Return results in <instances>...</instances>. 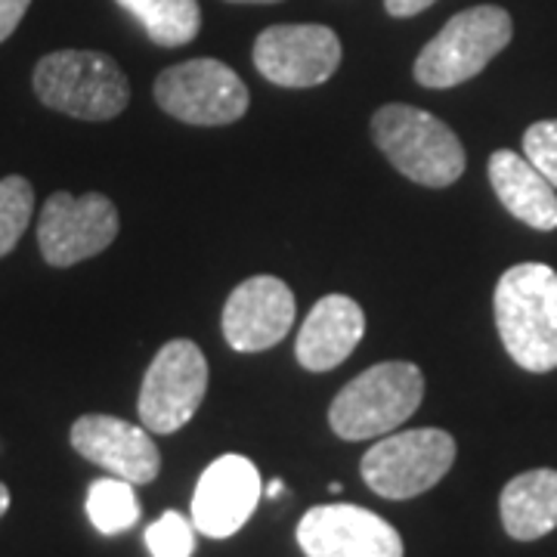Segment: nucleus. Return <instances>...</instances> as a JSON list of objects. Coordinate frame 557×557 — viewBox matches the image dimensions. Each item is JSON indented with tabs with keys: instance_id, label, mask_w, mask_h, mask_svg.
<instances>
[{
	"instance_id": "obj_17",
	"label": "nucleus",
	"mask_w": 557,
	"mask_h": 557,
	"mask_svg": "<svg viewBox=\"0 0 557 557\" xmlns=\"http://www.w3.org/2000/svg\"><path fill=\"white\" fill-rule=\"evenodd\" d=\"M505 533L518 542L548 536L557 527V471L536 468L511 478L498 498Z\"/></svg>"
},
{
	"instance_id": "obj_26",
	"label": "nucleus",
	"mask_w": 557,
	"mask_h": 557,
	"mask_svg": "<svg viewBox=\"0 0 557 557\" xmlns=\"http://www.w3.org/2000/svg\"><path fill=\"white\" fill-rule=\"evenodd\" d=\"M10 511V490H7V483H0V518Z\"/></svg>"
},
{
	"instance_id": "obj_27",
	"label": "nucleus",
	"mask_w": 557,
	"mask_h": 557,
	"mask_svg": "<svg viewBox=\"0 0 557 557\" xmlns=\"http://www.w3.org/2000/svg\"><path fill=\"white\" fill-rule=\"evenodd\" d=\"M282 490H285V486H282V480H270V486H267L263 493H267L270 498H276V496H282Z\"/></svg>"
},
{
	"instance_id": "obj_1",
	"label": "nucleus",
	"mask_w": 557,
	"mask_h": 557,
	"mask_svg": "<svg viewBox=\"0 0 557 557\" xmlns=\"http://www.w3.org/2000/svg\"><path fill=\"white\" fill-rule=\"evenodd\" d=\"M493 310L498 338L520 369H557V273L548 263L511 267L498 278Z\"/></svg>"
},
{
	"instance_id": "obj_15",
	"label": "nucleus",
	"mask_w": 557,
	"mask_h": 557,
	"mask_svg": "<svg viewBox=\"0 0 557 557\" xmlns=\"http://www.w3.org/2000/svg\"><path fill=\"white\" fill-rule=\"evenodd\" d=\"M366 335V313L347 295H325L313 304L295 341V357L307 372H332L357 350Z\"/></svg>"
},
{
	"instance_id": "obj_16",
	"label": "nucleus",
	"mask_w": 557,
	"mask_h": 557,
	"mask_svg": "<svg viewBox=\"0 0 557 557\" xmlns=\"http://www.w3.org/2000/svg\"><path fill=\"white\" fill-rule=\"evenodd\" d=\"M490 183L508 214H515L520 223L542 233L557 230V189L527 161V156H518L511 149L493 152Z\"/></svg>"
},
{
	"instance_id": "obj_28",
	"label": "nucleus",
	"mask_w": 557,
	"mask_h": 557,
	"mask_svg": "<svg viewBox=\"0 0 557 557\" xmlns=\"http://www.w3.org/2000/svg\"><path fill=\"white\" fill-rule=\"evenodd\" d=\"M230 3H278V0H230Z\"/></svg>"
},
{
	"instance_id": "obj_22",
	"label": "nucleus",
	"mask_w": 557,
	"mask_h": 557,
	"mask_svg": "<svg viewBox=\"0 0 557 557\" xmlns=\"http://www.w3.org/2000/svg\"><path fill=\"white\" fill-rule=\"evenodd\" d=\"M523 156L557 189V119L536 121L523 134Z\"/></svg>"
},
{
	"instance_id": "obj_12",
	"label": "nucleus",
	"mask_w": 557,
	"mask_h": 557,
	"mask_svg": "<svg viewBox=\"0 0 557 557\" xmlns=\"http://www.w3.org/2000/svg\"><path fill=\"white\" fill-rule=\"evenodd\" d=\"M298 304L292 288L276 276H251L233 288L223 307V338L239 354L276 347L295 325Z\"/></svg>"
},
{
	"instance_id": "obj_20",
	"label": "nucleus",
	"mask_w": 557,
	"mask_h": 557,
	"mask_svg": "<svg viewBox=\"0 0 557 557\" xmlns=\"http://www.w3.org/2000/svg\"><path fill=\"white\" fill-rule=\"evenodd\" d=\"M35 214V189L20 174L0 180V258H7L25 236Z\"/></svg>"
},
{
	"instance_id": "obj_4",
	"label": "nucleus",
	"mask_w": 557,
	"mask_h": 557,
	"mask_svg": "<svg viewBox=\"0 0 557 557\" xmlns=\"http://www.w3.org/2000/svg\"><path fill=\"white\" fill-rule=\"evenodd\" d=\"M424 397V375L416 362H379L344 384L329 406V424L341 440H375L394 434L416 416Z\"/></svg>"
},
{
	"instance_id": "obj_23",
	"label": "nucleus",
	"mask_w": 557,
	"mask_h": 557,
	"mask_svg": "<svg viewBox=\"0 0 557 557\" xmlns=\"http://www.w3.org/2000/svg\"><path fill=\"white\" fill-rule=\"evenodd\" d=\"M28 7H32V0H0V44L20 28Z\"/></svg>"
},
{
	"instance_id": "obj_8",
	"label": "nucleus",
	"mask_w": 557,
	"mask_h": 557,
	"mask_svg": "<svg viewBox=\"0 0 557 557\" xmlns=\"http://www.w3.org/2000/svg\"><path fill=\"white\" fill-rule=\"evenodd\" d=\"M156 102L183 124L220 127L248 112L245 81L220 60H189L164 69L156 78Z\"/></svg>"
},
{
	"instance_id": "obj_7",
	"label": "nucleus",
	"mask_w": 557,
	"mask_h": 557,
	"mask_svg": "<svg viewBox=\"0 0 557 557\" xmlns=\"http://www.w3.org/2000/svg\"><path fill=\"white\" fill-rule=\"evenodd\" d=\"M208 394V359L193 341H168L149 362L137 412L149 434H177Z\"/></svg>"
},
{
	"instance_id": "obj_11",
	"label": "nucleus",
	"mask_w": 557,
	"mask_h": 557,
	"mask_svg": "<svg viewBox=\"0 0 557 557\" xmlns=\"http://www.w3.org/2000/svg\"><path fill=\"white\" fill-rule=\"evenodd\" d=\"M298 545L307 557H403L399 533L369 508L317 505L298 523Z\"/></svg>"
},
{
	"instance_id": "obj_6",
	"label": "nucleus",
	"mask_w": 557,
	"mask_h": 557,
	"mask_svg": "<svg viewBox=\"0 0 557 557\" xmlns=\"http://www.w3.org/2000/svg\"><path fill=\"white\" fill-rule=\"evenodd\" d=\"M456 461V440L440 428H416L384 437L362 456V480L381 498H416L434 490Z\"/></svg>"
},
{
	"instance_id": "obj_25",
	"label": "nucleus",
	"mask_w": 557,
	"mask_h": 557,
	"mask_svg": "<svg viewBox=\"0 0 557 557\" xmlns=\"http://www.w3.org/2000/svg\"><path fill=\"white\" fill-rule=\"evenodd\" d=\"M119 3L139 22V25L149 20V13H152V7H156V0H119Z\"/></svg>"
},
{
	"instance_id": "obj_14",
	"label": "nucleus",
	"mask_w": 557,
	"mask_h": 557,
	"mask_svg": "<svg viewBox=\"0 0 557 557\" xmlns=\"http://www.w3.org/2000/svg\"><path fill=\"white\" fill-rule=\"evenodd\" d=\"M72 449L112 478L146 486L159 478L161 453L146 428L115 416H81L72 424Z\"/></svg>"
},
{
	"instance_id": "obj_18",
	"label": "nucleus",
	"mask_w": 557,
	"mask_h": 557,
	"mask_svg": "<svg viewBox=\"0 0 557 557\" xmlns=\"http://www.w3.org/2000/svg\"><path fill=\"white\" fill-rule=\"evenodd\" d=\"M87 518L102 536H115L131 530L139 520V502L134 483L121 478H102L87 490Z\"/></svg>"
},
{
	"instance_id": "obj_21",
	"label": "nucleus",
	"mask_w": 557,
	"mask_h": 557,
	"mask_svg": "<svg viewBox=\"0 0 557 557\" xmlns=\"http://www.w3.org/2000/svg\"><path fill=\"white\" fill-rule=\"evenodd\" d=\"M196 523L180 511H164L156 523L146 527V548L152 557H193L196 552Z\"/></svg>"
},
{
	"instance_id": "obj_2",
	"label": "nucleus",
	"mask_w": 557,
	"mask_h": 557,
	"mask_svg": "<svg viewBox=\"0 0 557 557\" xmlns=\"http://www.w3.org/2000/svg\"><path fill=\"white\" fill-rule=\"evenodd\" d=\"M372 139L381 156L397 168L403 177L418 186L443 189L465 174V146L461 139L431 112L391 102L381 106L372 119Z\"/></svg>"
},
{
	"instance_id": "obj_3",
	"label": "nucleus",
	"mask_w": 557,
	"mask_h": 557,
	"mask_svg": "<svg viewBox=\"0 0 557 557\" xmlns=\"http://www.w3.org/2000/svg\"><path fill=\"white\" fill-rule=\"evenodd\" d=\"M35 97L69 119L109 121L131 102L121 65L100 50H57L35 65Z\"/></svg>"
},
{
	"instance_id": "obj_24",
	"label": "nucleus",
	"mask_w": 557,
	"mask_h": 557,
	"mask_svg": "<svg viewBox=\"0 0 557 557\" xmlns=\"http://www.w3.org/2000/svg\"><path fill=\"white\" fill-rule=\"evenodd\" d=\"M437 0H384V10L397 20H409V16H418L424 13L428 7H434Z\"/></svg>"
},
{
	"instance_id": "obj_13",
	"label": "nucleus",
	"mask_w": 557,
	"mask_h": 557,
	"mask_svg": "<svg viewBox=\"0 0 557 557\" xmlns=\"http://www.w3.org/2000/svg\"><path fill=\"white\" fill-rule=\"evenodd\" d=\"M260 496L263 486L255 461L245 456H220L196 483L193 523L208 539H230L251 520Z\"/></svg>"
},
{
	"instance_id": "obj_5",
	"label": "nucleus",
	"mask_w": 557,
	"mask_h": 557,
	"mask_svg": "<svg viewBox=\"0 0 557 557\" xmlns=\"http://www.w3.org/2000/svg\"><path fill=\"white\" fill-rule=\"evenodd\" d=\"M515 22L493 7H471L461 10L437 32V38L421 47L416 60V81L431 90H446L480 75L498 53L511 44Z\"/></svg>"
},
{
	"instance_id": "obj_19",
	"label": "nucleus",
	"mask_w": 557,
	"mask_h": 557,
	"mask_svg": "<svg viewBox=\"0 0 557 557\" xmlns=\"http://www.w3.org/2000/svg\"><path fill=\"white\" fill-rule=\"evenodd\" d=\"M143 28H146L149 40L159 47H183L199 35V0H156L149 20L143 22Z\"/></svg>"
},
{
	"instance_id": "obj_10",
	"label": "nucleus",
	"mask_w": 557,
	"mask_h": 557,
	"mask_svg": "<svg viewBox=\"0 0 557 557\" xmlns=\"http://www.w3.org/2000/svg\"><path fill=\"white\" fill-rule=\"evenodd\" d=\"M338 65L341 40L329 25H270L255 40V69L278 87H319Z\"/></svg>"
},
{
	"instance_id": "obj_9",
	"label": "nucleus",
	"mask_w": 557,
	"mask_h": 557,
	"mask_svg": "<svg viewBox=\"0 0 557 557\" xmlns=\"http://www.w3.org/2000/svg\"><path fill=\"white\" fill-rule=\"evenodd\" d=\"M119 236V208L102 193H53L38 220V245L50 267H75L97 258Z\"/></svg>"
}]
</instances>
